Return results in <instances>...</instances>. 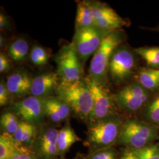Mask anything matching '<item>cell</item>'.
I'll list each match as a JSON object with an SVG mask.
<instances>
[{
    "label": "cell",
    "mask_w": 159,
    "mask_h": 159,
    "mask_svg": "<svg viewBox=\"0 0 159 159\" xmlns=\"http://www.w3.org/2000/svg\"><path fill=\"white\" fill-rule=\"evenodd\" d=\"M58 131L54 128H48L40 138V150L45 159H51L58 154L57 139Z\"/></svg>",
    "instance_id": "obj_14"
},
{
    "label": "cell",
    "mask_w": 159,
    "mask_h": 159,
    "mask_svg": "<svg viewBox=\"0 0 159 159\" xmlns=\"http://www.w3.org/2000/svg\"><path fill=\"white\" fill-rule=\"evenodd\" d=\"M124 40L125 34L120 30L105 36L91 60L89 68V77L91 79L107 87L110 61L114 51L122 44Z\"/></svg>",
    "instance_id": "obj_2"
},
{
    "label": "cell",
    "mask_w": 159,
    "mask_h": 159,
    "mask_svg": "<svg viewBox=\"0 0 159 159\" xmlns=\"http://www.w3.org/2000/svg\"><path fill=\"white\" fill-rule=\"evenodd\" d=\"M121 159H138L133 150H126L121 156Z\"/></svg>",
    "instance_id": "obj_32"
},
{
    "label": "cell",
    "mask_w": 159,
    "mask_h": 159,
    "mask_svg": "<svg viewBox=\"0 0 159 159\" xmlns=\"http://www.w3.org/2000/svg\"><path fill=\"white\" fill-rule=\"evenodd\" d=\"M91 10L94 18V22L96 20L114 17L118 14L112 8L105 3L98 1H89Z\"/></svg>",
    "instance_id": "obj_22"
},
{
    "label": "cell",
    "mask_w": 159,
    "mask_h": 159,
    "mask_svg": "<svg viewBox=\"0 0 159 159\" xmlns=\"http://www.w3.org/2000/svg\"><path fill=\"white\" fill-rule=\"evenodd\" d=\"M80 139L70 126H66L58 131L57 147L58 153H64L68 151L75 143L80 141Z\"/></svg>",
    "instance_id": "obj_17"
},
{
    "label": "cell",
    "mask_w": 159,
    "mask_h": 159,
    "mask_svg": "<svg viewBox=\"0 0 159 159\" xmlns=\"http://www.w3.org/2000/svg\"><path fill=\"white\" fill-rule=\"evenodd\" d=\"M43 107L44 114L54 123H60L66 119L71 110L68 105L58 97L43 100Z\"/></svg>",
    "instance_id": "obj_13"
},
{
    "label": "cell",
    "mask_w": 159,
    "mask_h": 159,
    "mask_svg": "<svg viewBox=\"0 0 159 159\" xmlns=\"http://www.w3.org/2000/svg\"><path fill=\"white\" fill-rule=\"evenodd\" d=\"M57 73L62 82L73 83L81 78L82 66L71 44L64 47L55 58Z\"/></svg>",
    "instance_id": "obj_7"
},
{
    "label": "cell",
    "mask_w": 159,
    "mask_h": 159,
    "mask_svg": "<svg viewBox=\"0 0 159 159\" xmlns=\"http://www.w3.org/2000/svg\"><path fill=\"white\" fill-rule=\"evenodd\" d=\"M138 55L134 50L121 44L111 56L108 66V77L116 85L129 81L137 71Z\"/></svg>",
    "instance_id": "obj_3"
},
{
    "label": "cell",
    "mask_w": 159,
    "mask_h": 159,
    "mask_svg": "<svg viewBox=\"0 0 159 159\" xmlns=\"http://www.w3.org/2000/svg\"><path fill=\"white\" fill-rule=\"evenodd\" d=\"M84 81L91 91L94 102L93 109L89 119L91 125L111 117L114 113V104L107 87L97 83L90 77L85 78Z\"/></svg>",
    "instance_id": "obj_6"
},
{
    "label": "cell",
    "mask_w": 159,
    "mask_h": 159,
    "mask_svg": "<svg viewBox=\"0 0 159 159\" xmlns=\"http://www.w3.org/2000/svg\"><path fill=\"white\" fill-rule=\"evenodd\" d=\"M133 150L138 159H159V148L157 146H146Z\"/></svg>",
    "instance_id": "obj_26"
},
{
    "label": "cell",
    "mask_w": 159,
    "mask_h": 159,
    "mask_svg": "<svg viewBox=\"0 0 159 159\" xmlns=\"http://www.w3.org/2000/svg\"><path fill=\"white\" fill-rule=\"evenodd\" d=\"M134 51L145 61L148 67L159 70V47H139Z\"/></svg>",
    "instance_id": "obj_18"
},
{
    "label": "cell",
    "mask_w": 159,
    "mask_h": 159,
    "mask_svg": "<svg viewBox=\"0 0 159 159\" xmlns=\"http://www.w3.org/2000/svg\"><path fill=\"white\" fill-rule=\"evenodd\" d=\"M13 109L17 116L33 125L40 122L44 114L43 100L33 96L16 102Z\"/></svg>",
    "instance_id": "obj_10"
},
{
    "label": "cell",
    "mask_w": 159,
    "mask_h": 159,
    "mask_svg": "<svg viewBox=\"0 0 159 159\" xmlns=\"http://www.w3.org/2000/svg\"><path fill=\"white\" fill-rule=\"evenodd\" d=\"M59 75L57 73L48 72L40 74L33 79L31 94L33 96H46L54 90L59 85Z\"/></svg>",
    "instance_id": "obj_12"
},
{
    "label": "cell",
    "mask_w": 159,
    "mask_h": 159,
    "mask_svg": "<svg viewBox=\"0 0 159 159\" xmlns=\"http://www.w3.org/2000/svg\"><path fill=\"white\" fill-rule=\"evenodd\" d=\"M135 77L137 82L150 93L159 91V70L143 67L137 70Z\"/></svg>",
    "instance_id": "obj_15"
},
{
    "label": "cell",
    "mask_w": 159,
    "mask_h": 159,
    "mask_svg": "<svg viewBox=\"0 0 159 159\" xmlns=\"http://www.w3.org/2000/svg\"><path fill=\"white\" fill-rule=\"evenodd\" d=\"M10 69V63L4 55V54L1 52L0 54V72L1 73H4Z\"/></svg>",
    "instance_id": "obj_30"
},
{
    "label": "cell",
    "mask_w": 159,
    "mask_h": 159,
    "mask_svg": "<svg viewBox=\"0 0 159 159\" xmlns=\"http://www.w3.org/2000/svg\"><path fill=\"white\" fill-rule=\"evenodd\" d=\"M1 125L6 133L14 135L17 131L20 125L16 114L8 111L3 114L1 117Z\"/></svg>",
    "instance_id": "obj_23"
},
{
    "label": "cell",
    "mask_w": 159,
    "mask_h": 159,
    "mask_svg": "<svg viewBox=\"0 0 159 159\" xmlns=\"http://www.w3.org/2000/svg\"><path fill=\"white\" fill-rule=\"evenodd\" d=\"M157 137L155 126L137 120H129L121 126L118 138L119 143L133 148L140 149L146 146L148 143Z\"/></svg>",
    "instance_id": "obj_4"
},
{
    "label": "cell",
    "mask_w": 159,
    "mask_h": 159,
    "mask_svg": "<svg viewBox=\"0 0 159 159\" xmlns=\"http://www.w3.org/2000/svg\"><path fill=\"white\" fill-rule=\"evenodd\" d=\"M33 79L24 70H18L10 74L6 81L10 94L15 96H23L31 93Z\"/></svg>",
    "instance_id": "obj_11"
},
{
    "label": "cell",
    "mask_w": 159,
    "mask_h": 159,
    "mask_svg": "<svg viewBox=\"0 0 159 159\" xmlns=\"http://www.w3.org/2000/svg\"><path fill=\"white\" fill-rule=\"evenodd\" d=\"M10 93L7 87L6 83L3 80L1 81L0 83V106L2 107L6 105L9 100Z\"/></svg>",
    "instance_id": "obj_28"
},
{
    "label": "cell",
    "mask_w": 159,
    "mask_h": 159,
    "mask_svg": "<svg viewBox=\"0 0 159 159\" xmlns=\"http://www.w3.org/2000/svg\"><path fill=\"white\" fill-rule=\"evenodd\" d=\"M94 26V18L90 2L82 1L77 4L75 18V30Z\"/></svg>",
    "instance_id": "obj_16"
},
{
    "label": "cell",
    "mask_w": 159,
    "mask_h": 159,
    "mask_svg": "<svg viewBox=\"0 0 159 159\" xmlns=\"http://www.w3.org/2000/svg\"><path fill=\"white\" fill-rule=\"evenodd\" d=\"M49 54L44 48L40 46H34L30 53V59L34 65L39 67L44 66L48 63Z\"/></svg>",
    "instance_id": "obj_25"
},
{
    "label": "cell",
    "mask_w": 159,
    "mask_h": 159,
    "mask_svg": "<svg viewBox=\"0 0 159 159\" xmlns=\"http://www.w3.org/2000/svg\"><path fill=\"white\" fill-rule=\"evenodd\" d=\"M90 159H117L113 151L110 150H102L93 154Z\"/></svg>",
    "instance_id": "obj_29"
},
{
    "label": "cell",
    "mask_w": 159,
    "mask_h": 159,
    "mask_svg": "<svg viewBox=\"0 0 159 159\" xmlns=\"http://www.w3.org/2000/svg\"><path fill=\"white\" fill-rule=\"evenodd\" d=\"M58 98L66 102L80 119L89 121L93 109V98L84 80L73 83H60Z\"/></svg>",
    "instance_id": "obj_1"
},
{
    "label": "cell",
    "mask_w": 159,
    "mask_h": 159,
    "mask_svg": "<svg viewBox=\"0 0 159 159\" xmlns=\"http://www.w3.org/2000/svg\"><path fill=\"white\" fill-rule=\"evenodd\" d=\"M18 144L13 136L4 132L0 136V159H10L15 153Z\"/></svg>",
    "instance_id": "obj_21"
},
{
    "label": "cell",
    "mask_w": 159,
    "mask_h": 159,
    "mask_svg": "<svg viewBox=\"0 0 159 159\" xmlns=\"http://www.w3.org/2000/svg\"><path fill=\"white\" fill-rule=\"evenodd\" d=\"M29 52V44L26 40L23 39H19L13 41L8 50L9 56L15 61L24 60L28 56Z\"/></svg>",
    "instance_id": "obj_19"
},
{
    "label": "cell",
    "mask_w": 159,
    "mask_h": 159,
    "mask_svg": "<svg viewBox=\"0 0 159 159\" xmlns=\"http://www.w3.org/2000/svg\"><path fill=\"white\" fill-rule=\"evenodd\" d=\"M157 30H158V31H159V27H158V29H157Z\"/></svg>",
    "instance_id": "obj_34"
},
{
    "label": "cell",
    "mask_w": 159,
    "mask_h": 159,
    "mask_svg": "<svg viewBox=\"0 0 159 159\" xmlns=\"http://www.w3.org/2000/svg\"><path fill=\"white\" fill-rule=\"evenodd\" d=\"M35 134V127L34 125L26 121H21L17 131L13 135V137L18 145L21 143L31 142Z\"/></svg>",
    "instance_id": "obj_20"
},
{
    "label": "cell",
    "mask_w": 159,
    "mask_h": 159,
    "mask_svg": "<svg viewBox=\"0 0 159 159\" xmlns=\"http://www.w3.org/2000/svg\"><path fill=\"white\" fill-rule=\"evenodd\" d=\"M13 157L16 159H36L33 154L31 153L25 148L19 146V145H18Z\"/></svg>",
    "instance_id": "obj_27"
},
{
    "label": "cell",
    "mask_w": 159,
    "mask_h": 159,
    "mask_svg": "<svg viewBox=\"0 0 159 159\" xmlns=\"http://www.w3.org/2000/svg\"><path fill=\"white\" fill-rule=\"evenodd\" d=\"M121 123L117 119L109 117L91 124L89 130V140L97 146L112 144L119 136Z\"/></svg>",
    "instance_id": "obj_9"
},
{
    "label": "cell",
    "mask_w": 159,
    "mask_h": 159,
    "mask_svg": "<svg viewBox=\"0 0 159 159\" xmlns=\"http://www.w3.org/2000/svg\"><path fill=\"white\" fill-rule=\"evenodd\" d=\"M144 113L150 123L159 124V92L147 103Z\"/></svg>",
    "instance_id": "obj_24"
},
{
    "label": "cell",
    "mask_w": 159,
    "mask_h": 159,
    "mask_svg": "<svg viewBox=\"0 0 159 159\" xmlns=\"http://www.w3.org/2000/svg\"><path fill=\"white\" fill-rule=\"evenodd\" d=\"M10 27V21L4 14H0V29L1 30L7 29Z\"/></svg>",
    "instance_id": "obj_31"
},
{
    "label": "cell",
    "mask_w": 159,
    "mask_h": 159,
    "mask_svg": "<svg viewBox=\"0 0 159 159\" xmlns=\"http://www.w3.org/2000/svg\"><path fill=\"white\" fill-rule=\"evenodd\" d=\"M112 31H107L94 26L75 30L71 43L77 52L81 64L94 55L100 46L103 39Z\"/></svg>",
    "instance_id": "obj_5"
},
{
    "label": "cell",
    "mask_w": 159,
    "mask_h": 159,
    "mask_svg": "<svg viewBox=\"0 0 159 159\" xmlns=\"http://www.w3.org/2000/svg\"><path fill=\"white\" fill-rule=\"evenodd\" d=\"M150 96V92L136 81L123 87L116 94L115 98L121 108L135 112L147 104Z\"/></svg>",
    "instance_id": "obj_8"
},
{
    "label": "cell",
    "mask_w": 159,
    "mask_h": 159,
    "mask_svg": "<svg viewBox=\"0 0 159 159\" xmlns=\"http://www.w3.org/2000/svg\"><path fill=\"white\" fill-rule=\"evenodd\" d=\"M5 42H6V39L4 38V36H2V35H1L0 36V46L1 47H3L5 45Z\"/></svg>",
    "instance_id": "obj_33"
}]
</instances>
